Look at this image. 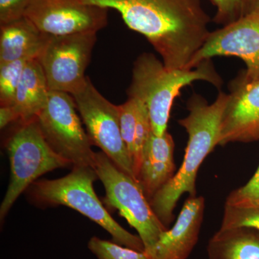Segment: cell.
<instances>
[{"mask_svg": "<svg viewBox=\"0 0 259 259\" xmlns=\"http://www.w3.org/2000/svg\"><path fill=\"white\" fill-rule=\"evenodd\" d=\"M113 9L149 41L169 69H186L209 36L202 0H82Z\"/></svg>", "mask_w": 259, "mask_h": 259, "instance_id": "6da1fadb", "label": "cell"}, {"mask_svg": "<svg viewBox=\"0 0 259 259\" xmlns=\"http://www.w3.org/2000/svg\"><path fill=\"white\" fill-rule=\"evenodd\" d=\"M228 95L220 92L212 104L194 93L187 102L189 115L179 120L188 134L185 157L180 169L150 200L151 208L163 226L168 228L175 219L174 209L181 196H196V179L202 162L219 146L221 122Z\"/></svg>", "mask_w": 259, "mask_h": 259, "instance_id": "7a4b0ae2", "label": "cell"}, {"mask_svg": "<svg viewBox=\"0 0 259 259\" xmlns=\"http://www.w3.org/2000/svg\"><path fill=\"white\" fill-rule=\"evenodd\" d=\"M197 81H207L217 88L223 84L211 59L202 61L194 69H169L152 54L144 53L135 61L127 93L130 98L146 105L153 134L162 136L167 131L175 99L182 89Z\"/></svg>", "mask_w": 259, "mask_h": 259, "instance_id": "3957f363", "label": "cell"}, {"mask_svg": "<svg viewBox=\"0 0 259 259\" xmlns=\"http://www.w3.org/2000/svg\"><path fill=\"white\" fill-rule=\"evenodd\" d=\"M72 167V171L66 176L56 180H37L32 183L27 190L32 202L41 207L64 205L74 209L108 232L112 241L145 251L141 238L116 222L97 197L94 183L99 178L95 168L89 166Z\"/></svg>", "mask_w": 259, "mask_h": 259, "instance_id": "277c9868", "label": "cell"}, {"mask_svg": "<svg viewBox=\"0 0 259 259\" xmlns=\"http://www.w3.org/2000/svg\"><path fill=\"white\" fill-rule=\"evenodd\" d=\"M7 151L10 159V179L0 206L2 221L20 194L39 177L57 168L71 166L48 144L36 119L20 124V127L8 140Z\"/></svg>", "mask_w": 259, "mask_h": 259, "instance_id": "5b68a950", "label": "cell"}, {"mask_svg": "<svg viewBox=\"0 0 259 259\" xmlns=\"http://www.w3.org/2000/svg\"><path fill=\"white\" fill-rule=\"evenodd\" d=\"M94 168L105 187L103 204L117 209L137 231L145 251L151 249L168 228L153 212L139 182L120 170L102 151L95 153Z\"/></svg>", "mask_w": 259, "mask_h": 259, "instance_id": "8992f818", "label": "cell"}, {"mask_svg": "<svg viewBox=\"0 0 259 259\" xmlns=\"http://www.w3.org/2000/svg\"><path fill=\"white\" fill-rule=\"evenodd\" d=\"M77 112L70 94L50 91L47 105L37 116L36 122L51 148L71 166L94 168L93 143Z\"/></svg>", "mask_w": 259, "mask_h": 259, "instance_id": "52a82bcc", "label": "cell"}, {"mask_svg": "<svg viewBox=\"0 0 259 259\" xmlns=\"http://www.w3.org/2000/svg\"><path fill=\"white\" fill-rule=\"evenodd\" d=\"M71 96L93 145L136 180L132 160L121 134L118 105L102 96L88 76L84 86Z\"/></svg>", "mask_w": 259, "mask_h": 259, "instance_id": "ba28073f", "label": "cell"}, {"mask_svg": "<svg viewBox=\"0 0 259 259\" xmlns=\"http://www.w3.org/2000/svg\"><path fill=\"white\" fill-rule=\"evenodd\" d=\"M96 32L53 36L38 57L50 91L74 95L84 86Z\"/></svg>", "mask_w": 259, "mask_h": 259, "instance_id": "9c48e42d", "label": "cell"}, {"mask_svg": "<svg viewBox=\"0 0 259 259\" xmlns=\"http://www.w3.org/2000/svg\"><path fill=\"white\" fill-rule=\"evenodd\" d=\"M219 56L242 59L246 66L240 73L243 79L259 81V11L210 32L186 69Z\"/></svg>", "mask_w": 259, "mask_h": 259, "instance_id": "30bf717a", "label": "cell"}, {"mask_svg": "<svg viewBox=\"0 0 259 259\" xmlns=\"http://www.w3.org/2000/svg\"><path fill=\"white\" fill-rule=\"evenodd\" d=\"M108 10L82 0H34L24 16L53 36L97 32L107 24Z\"/></svg>", "mask_w": 259, "mask_h": 259, "instance_id": "8fae6325", "label": "cell"}, {"mask_svg": "<svg viewBox=\"0 0 259 259\" xmlns=\"http://www.w3.org/2000/svg\"><path fill=\"white\" fill-rule=\"evenodd\" d=\"M219 146L259 140V81H248L241 74L229 85Z\"/></svg>", "mask_w": 259, "mask_h": 259, "instance_id": "7c38bea8", "label": "cell"}, {"mask_svg": "<svg viewBox=\"0 0 259 259\" xmlns=\"http://www.w3.org/2000/svg\"><path fill=\"white\" fill-rule=\"evenodd\" d=\"M203 197H190L171 229L163 232L156 244L145 251L148 259H187L198 241L203 221Z\"/></svg>", "mask_w": 259, "mask_h": 259, "instance_id": "4fadbf2b", "label": "cell"}, {"mask_svg": "<svg viewBox=\"0 0 259 259\" xmlns=\"http://www.w3.org/2000/svg\"><path fill=\"white\" fill-rule=\"evenodd\" d=\"M174 151L175 141L168 131L162 136L151 132L144 146L137 176V182L149 202L176 174Z\"/></svg>", "mask_w": 259, "mask_h": 259, "instance_id": "5bb4252c", "label": "cell"}, {"mask_svg": "<svg viewBox=\"0 0 259 259\" xmlns=\"http://www.w3.org/2000/svg\"><path fill=\"white\" fill-rule=\"evenodd\" d=\"M49 38L25 16L0 24V65L37 59Z\"/></svg>", "mask_w": 259, "mask_h": 259, "instance_id": "9a60e30c", "label": "cell"}, {"mask_svg": "<svg viewBox=\"0 0 259 259\" xmlns=\"http://www.w3.org/2000/svg\"><path fill=\"white\" fill-rule=\"evenodd\" d=\"M49 92L38 58L32 59L24 70L12 105L18 114L20 124L36 119L47 105Z\"/></svg>", "mask_w": 259, "mask_h": 259, "instance_id": "2e32d148", "label": "cell"}, {"mask_svg": "<svg viewBox=\"0 0 259 259\" xmlns=\"http://www.w3.org/2000/svg\"><path fill=\"white\" fill-rule=\"evenodd\" d=\"M209 259H259V232L248 228L221 230L209 240Z\"/></svg>", "mask_w": 259, "mask_h": 259, "instance_id": "e0dca14e", "label": "cell"}, {"mask_svg": "<svg viewBox=\"0 0 259 259\" xmlns=\"http://www.w3.org/2000/svg\"><path fill=\"white\" fill-rule=\"evenodd\" d=\"M30 59H19L0 65V105L12 106L24 70Z\"/></svg>", "mask_w": 259, "mask_h": 259, "instance_id": "ac0fdd59", "label": "cell"}, {"mask_svg": "<svg viewBox=\"0 0 259 259\" xmlns=\"http://www.w3.org/2000/svg\"><path fill=\"white\" fill-rule=\"evenodd\" d=\"M216 9L214 20L225 25L259 11V0H209Z\"/></svg>", "mask_w": 259, "mask_h": 259, "instance_id": "d6986e66", "label": "cell"}, {"mask_svg": "<svg viewBox=\"0 0 259 259\" xmlns=\"http://www.w3.org/2000/svg\"><path fill=\"white\" fill-rule=\"evenodd\" d=\"M88 248L98 259H148L145 251L132 249L96 236L90 238Z\"/></svg>", "mask_w": 259, "mask_h": 259, "instance_id": "ffe728a7", "label": "cell"}, {"mask_svg": "<svg viewBox=\"0 0 259 259\" xmlns=\"http://www.w3.org/2000/svg\"><path fill=\"white\" fill-rule=\"evenodd\" d=\"M248 228L259 232V207L225 205L220 229Z\"/></svg>", "mask_w": 259, "mask_h": 259, "instance_id": "44dd1931", "label": "cell"}, {"mask_svg": "<svg viewBox=\"0 0 259 259\" xmlns=\"http://www.w3.org/2000/svg\"><path fill=\"white\" fill-rule=\"evenodd\" d=\"M118 107L121 134L131 158L137 128L138 101L128 97L127 101Z\"/></svg>", "mask_w": 259, "mask_h": 259, "instance_id": "7402d4cb", "label": "cell"}, {"mask_svg": "<svg viewBox=\"0 0 259 259\" xmlns=\"http://www.w3.org/2000/svg\"><path fill=\"white\" fill-rule=\"evenodd\" d=\"M226 204L236 207H259V166L246 185L230 193Z\"/></svg>", "mask_w": 259, "mask_h": 259, "instance_id": "603a6c76", "label": "cell"}, {"mask_svg": "<svg viewBox=\"0 0 259 259\" xmlns=\"http://www.w3.org/2000/svg\"><path fill=\"white\" fill-rule=\"evenodd\" d=\"M34 0H0V24L23 18Z\"/></svg>", "mask_w": 259, "mask_h": 259, "instance_id": "cb8c5ba5", "label": "cell"}, {"mask_svg": "<svg viewBox=\"0 0 259 259\" xmlns=\"http://www.w3.org/2000/svg\"><path fill=\"white\" fill-rule=\"evenodd\" d=\"M19 121L18 114L13 106H3L0 107V127L5 128L9 124Z\"/></svg>", "mask_w": 259, "mask_h": 259, "instance_id": "d4e9b609", "label": "cell"}]
</instances>
